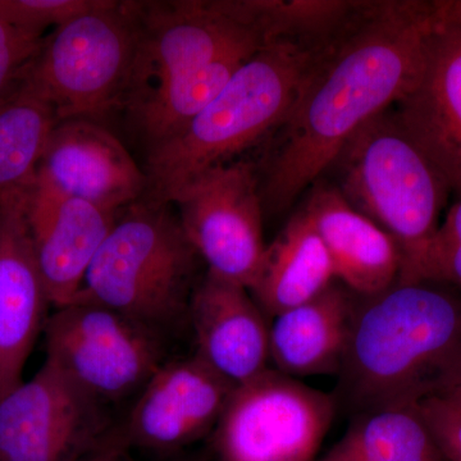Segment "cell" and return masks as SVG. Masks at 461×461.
Segmentation results:
<instances>
[{
    "mask_svg": "<svg viewBox=\"0 0 461 461\" xmlns=\"http://www.w3.org/2000/svg\"><path fill=\"white\" fill-rule=\"evenodd\" d=\"M333 396L355 417L442 396L461 377V294L430 280L357 295Z\"/></svg>",
    "mask_w": 461,
    "mask_h": 461,
    "instance_id": "obj_2",
    "label": "cell"
},
{
    "mask_svg": "<svg viewBox=\"0 0 461 461\" xmlns=\"http://www.w3.org/2000/svg\"><path fill=\"white\" fill-rule=\"evenodd\" d=\"M45 339L47 360L100 402L140 391L166 363L159 333L94 303L58 308Z\"/></svg>",
    "mask_w": 461,
    "mask_h": 461,
    "instance_id": "obj_9",
    "label": "cell"
},
{
    "mask_svg": "<svg viewBox=\"0 0 461 461\" xmlns=\"http://www.w3.org/2000/svg\"><path fill=\"white\" fill-rule=\"evenodd\" d=\"M336 411L332 395L268 368L233 390L212 433L215 461H314Z\"/></svg>",
    "mask_w": 461,
    "mask_h": 461,
    "instance_id": "obj_8",
    "label": "cell"
},
{
    "mask_svg": "<svg viewBox=\"0 0 461 461\" xmlns=\"http://www.w3.org/2000/svg\"><path fill=\"white\" fill-rule=\"evenodd\" d=\"M329 169L342 196L395 240L402 256L399 280H408L438 230L450 189L393 107L364 124Z\"/></svg>",
    "mask_w": 461,
    "mask_h": 461,
    "instance_id": "obj_5",
    "label": "cell"
},
{
    "mask_svg": "<svg viewBox=\"0 0 461 461\" xmlns=\"http://www.w3.org/2000/svg\"><path fill=\"white\" fill-rule=\"evenodd\" d=\"M362 0H240L242 14L267 45L320 54L366 7Z\"/></svg>",
    "mask_w": 461,
    "mask_h": 461,
    "instance_id": "obj_21",
    "label": "cell"
},
{
    "mask_svg": "<svg viewBox=\"0 0 461 461\" xmlns=\"http://www.w3.org/2000/svg\"><path fill=\"white\" fill-rule=\"evenodd\" d=\"M420 411L446 461H461V411L447 397L433 396Z\"/></svg>",
    "mask_w": 461,
    "mask_h": 461,
    "instance_id": "obj_26",
    "label": "cell"
},
{
    "mask_svg": "<svg viewBox=\"0 0 461 461\" xmlns=\"http://www.w3.org/2000/svg\"><path fill=\"white\" fill-rule=\"evenodd\" d=\"M56 123L53 109L25 91L0 109V195L32 184Z\"/></svg>",
    "mask_w": 461,
    "mask_h": 461,
    "instance_id": "obj_23",
    "label": "cell"
},
{
    "mask_svg": "<svg viewBox=\"0 0 461 461\" xmlns=\"http://www.w3.org/2000/svg\"><path fill=\"white\" fill-rule=\"evenodd\" d=\"M417 280L442 282L461 294V244L429 249L405 281Z\"/></svg>",
    "mask_w": 461,
    "mask_h": 461,
    "instance_id": "obj_27",
    "label": "cell"
},
{
    "mask_svg": "<svg viewBox=\"0 0 461 461\" xmlns=\"http://www.w3.org/2000/svg\"><path fill=\"white\" fill-rule=\"evenodd\" d=\"M196 461H209V460H204V459H202V460H196Z\"/></svg>",
    "mask_w": 461,
    "mask_h": 461,
    "instance_id": "obj_32",
    "label": "cell"
},
{
    "mask_svg": "<svg viewBox=\"0 0 461 461\" xmlns=\"http://www.w3.org/2000/svg\"><path fill=\"white\" fill-rule=\"evenodd\" d=\"M44 36L25 32L0 17V109L23 91Z\"/></svg>",
    "mask_w": 461,
    "mask_h": 461,
    "instance_id": "obj_24",
    "label": "cell"
},
{
    "mask_svg": "<svg viewBox=\"0 0 461 461\" xmlns=\"http://www.w3.org/2000/svg\"><path fill=\"white\" fill-rule=\"evenodd\" d=\"M318 54L267 45L177 136L147 154V198L171 203L181 187L275 132Z\"/></svg>",
    "mask_w": 461,
    "mask_h": 461,
    "instance_id": "obj_3",
    "label": "cell"
},
{
    "mask_svg": "<svg viewBox=\"0 0 461 461\" xmlns=\"http://www.w3.org/2000/svg\"><path fill=\"white\" fill-rule=\"evenodd\" d=\"M320 461H446L420 405L355 415L338 444Z\"/></svg>",
    "mask_w": 461,
    "mask_h": 461,
    "instance_id": "obj_22",
    "label": "cell"
},
{
    "mask_svg": "<svg viewBox=\"0 0 461 461\" xmlns=\"http://www.w3.org/2000/svg\"><path fill=\"white\" fill-rule=\"evenodd\" d=\"M136 47L123 113L135 135L226 51L264 48L239 0H129Z\"/></svg>",
    "mask_w": 461,
    "mask_h": 461,
    "instance_id": "obj_6",
    "label": "cell"
},
{
    "mask_svg": "<svg viewBox=\"0 0 461 461\" xmlns=\"http://www.w3.org/2000/svg\"><path fill=\"white\" fill-rule=\"evenodd\" d=\"M357 295L333 282L304 304L273 318L269 359L290 377L339 375L350 338Z\"/></svg>",
    "mask_w": 461,
    "mask_h": 461,
    "instance_id": "obj_19",
    "label": "cell"
},
{
    "mask_svg": "<svg viewBox=\"0 0 461 461\" xmlns=\"http://www.w3.org/2000/svg\"><path fill=\"white\" fill-rule=\"evenodd\" d=\"M127 448L120 430H111L102 445L84 461H129Z\"/></svg>",
    "mask_w": 461,
    "mask_h": 461,
    "instance_id": "obj_29",
    "label": "cell"
},
{
    "mask_svg": "<svg viewBox=\"0 0 461 461\" xmlns=\"http://www.w3.org/2000/svg\"><path fill=\"white\" fill-rule=\"evenodd\" d=\"M459 244H461V196L455 203L453 208L448 211V213L446 214L444 222L439 223L438 230H437L433 239L430 240L426 251L432 248L451 247V245Z\"/></svg>",
    "mask_w": 461,
    "mask_h": 461,
    "instance_id": "obj_28",
    "label": "cell"
},
{
    "mask_svg": "<svg viewBox=\"0 0 461 461\" xmlns=\"http://www.w3.org/2000/svg\"><path fill=\"white\" fill-rule=\"evenodd\" d=\"M35 180L113 213L148 191L147 173L122 141L104 124L81 118L54 124Z\"/></svg>",
    "mask_w": 461,
    "mask_h": 461,
    "instance_id": "obj_13",
    "label": "cell"
},
{
    "mask_svg": "<svg viewBox=\"0 0 461 461\" xmlns=\"http://www.w3.org/2000/svg\"><path fill=\"white\" fill-rule=\"evenodd\" d=\"M102 403L45 360L0 400V461H84L111 433Z\"/></svg>",
    "mask_w": 461,
    "mask_h": 461,
    "instance_id": "obj_11",
    "label": "cell"
},
{
    "mask_svg": "<svg viewBox=\"0 0 461 461\" xmlns=\"http://www.w3.org/2000/svg\"><path fill=\"white\" fill-rule=\"evenodd\" d=\"M32 185L0 195V400L23 384L50 304L27 221Z\"/></svg>",
    "mask_w": 461,
    "mask_h": 461,
    "instance_id": "obj_14",
    "label": "cell"
},
{
    "mask_svg": "<svg viewBox=\"0 0 461 461\" xmlns=\"http://www.w3.org/2000/svg\"><path fill=\"white\" fill-rule=\"evenodd\" d=\"M171 204L208 273L249 290L267 248L257 166L239 160L209 169L181 187Z\"/></svg>",
    "mask_w": 461,
    "mask_h": 461,
    "instance_id": "obj_10",
    "label": "cell"
},
{
    "mask_svg": "<svg viewBox=\"0 0 461 461\" xmlns=\"http://www.w3.org/2000/svg\"><path fill=\"white\" fill-rule=\"evenodd\" d=\"M435 5L439 20L461 25V0H435Z\"/></svg>",
    "mask_w": 461,
    "mask_h": 461,
    "instance_id": "obj_30",
    "label": "cell"
},
{
    "mask_svg": "<svg viewBox=\"0 0 461 461\" xmlns=\"http://www.w3.org/2000/svg\"><path fill=\"white\" fill-rule=\"evenodd\" d=\"M118 214L84 200L67 198L33 180L27 221L51 305L58 309L74 302Z\"/></svg>",
    "mask_w": 461,
    "mask_h": 461,
    "instance_id": "obj_16",
    "label": "cell"
},
{
    "mask_svg": "<svg viewBox=\"0 0 461 461\" xmlns=\"http://www.w3.org/2000/svg\"><path fill=\"white\" fill-rule=\"evenodd\" d=\"M442 396L447 397V399L450 400V402H453L454 405L461 411V377L457 379L456 384H455L454 386Z\"/></svg>",
    "mask_w": 461,
    "mask_h": 461,
    "instance_id": "obj_31",
    "label": "cell"
},
{
    "mask_svg": "<svg viewBox=\"0 0 461 461\" xmlns=\"http://www.w3.org/2000/svg\"><path fill=\"white\" fill-rule=\"evenodd\" d=\"M393 111L460 198L461 25L438 21L420 77Z\"/></svg>",
    "mask_w": 461,
    "mask_h": 461,
    "instance_id": "obj_15",
    "label": "cell"
},
{
    "mask_svg": "<svg viewBox=\"0 0 461 461\" xmlns=\"http://www.w3.org/2000/svg\"><path fill=\"white\" fill-rule=\"evenodd\" d=\"M439 18L435 2H366L315 57L257 169L264 212L281 213L329 171L346 142L417 83Z\"/></svg>",
    "mask_w": 461,
    "mask_h": 461,
    "instance_id": "obj_1",
    "label": "cell"
},
{
    "mask_svg": "<svg viewBox=\"0 0 461 461\" xmlns=\"http://www.w3.org/2000/svg\"><path fill=\"white\" fill-rule=\"evenodd\" d=\"M171 205L144 196L122 209L75 300L105 306L159 335L186 317L200 258Z\"/></svg>",
    "mask_w": 461,
    "mask_h": 461,
    "instance_id": "obj_4",
    "label": "cell"
},
{
    "mask_svg": "<svg viewBox=\"0 0 461 461\" xmlns=\"http://www.w3.org/2000/svg\"><path fill=\"white\" fill-rule=\"evenodd\" d=\"M336 280L329 251L303 209L267 245L249 293L268 317H277L323 293Z\"/></svg>",
    "mask_w": 461,
    "mask_h": 461,
    "instance_id": "obj_20",
    "label": "cell"
},
{
    "mask_svg": "<svg viewBox=\"0 0 461 461\" xmlns=\"http://www.w3.org/2000/svg\"><path fill=\"white\" fill-rule=\"evenodd\" d=\"M102 0H0V17L25 32L42 36L48 27L65 25L99 7Z\"/></svg>",
    "mask_w": 461,
    "mask_h": 461,
    "instance_id": "obj_25",
    "label": "cell"
},
{
    "mask_svg": "<svg viewBox=\"0 0 461 461\" xmlns=\"http://www.w3.org/2000/svg\"><path fill=\"white\" fill-rule=\"evenodd\" d=\"M135 47L129 0H102L44 36L23 91L50 105L57 122L81 118L103 124L123 111Z\"/></svg>",
    "mask_w": 461,
    "mask_h": 461,
    "instance_id": "obj_7",
    "label": "cell"
},
{
    "mask_svg": "<svg viewBox=\"0 0 461 461\" xmlns=\"http://www.w3.org/2000/svg\"><path fill=\"white\" fill-rule=\"evenodd\" d=\"M303 212L329 251L336 280L359 296L393 286L402 272L395 240L354 208L333 185L311 187Z\"/></svg>",
    "mask_w": 461,
    "mask_h": 461,
    "instance_id": "obj_18",
    "label": "cell"
},
{
    "mask_svg": "<svg viewBox=\"0 0 461 461\" xmlns=\"http://www.w3.org/2000/svg\"><path fill=\"white\" fill-rule=\"evenodd\" d=\"M235 388L196 354L165 363L141 388L121 435L127 447L175 453L213 433Z\"/></svg>",
    "mask_w": 461,
    "mask_h": 461,
    "instance_id": "obj_12",
    "label": "cell"
},
{
    "mask_svg": "<svg viewBox=\"0 0 461 461\" xmlns=\"http://www.w3.org/2000/svg\"><path fill=\"white\" fill-rule=\"evenodd\" d=\"M196 355L235 386L269 368V324L247 287L206 273L189 314Z\"/></svg>",
    "mask_w": 461,
    "mask_h": 461,
    "instance_id": "obj_17",
    "label": "cell"
}]
</instances>
